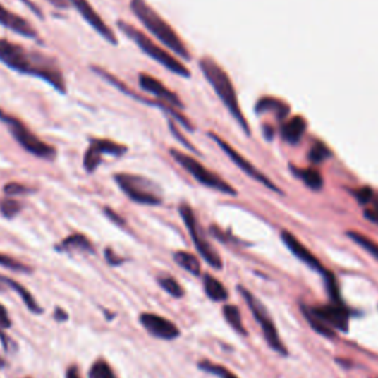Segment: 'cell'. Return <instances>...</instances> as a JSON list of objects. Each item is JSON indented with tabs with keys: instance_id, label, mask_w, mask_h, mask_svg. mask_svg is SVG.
Wrapping results in <instances>:
<instances>
[{
	"instance_id": "obj_48",
	"label": "cell",
	"mask_w": 378,
	"mask_h": 378,
	"mask_svg": "<svg viewBox=\"0 0 378 378\" xmlns=\"http://www.w3.org/2000/svg\"><path fill=\"white\" fill-rule=\"evenodd\" d=\"M24 378H30V377H24Z\"/></svg>"
},
{
	"instance_id": "obj_10",
	"label": "cell",
	"mask_w": 378,
	"mask_h": 378,
	"mask_svg": "<svg viewBox=\"0 0 378 378\" xmlns=\"http://www.w3.org/2000/svg\"><path fill=\"white\" fill-rule=\"evenodd\" d=\"M92 70H93L94 73H97V74H99V75L104 78V80H106L109 85L116 86L118 90H121L123 93L128 94V97H130V98H133V99H138L139 102H144V104H147V105L157 106V108L163 109V111H164L166 114L171 116V118H173V120L179 121V123H181V126H183L185 129H188L189 132H194V126L191 124V121H189V118H188V117H186L183 113H181L179 109H176L175 106H171V105H169V104H166V102H163V101H159V99H145V98H142L140 94H138V93L132 92V90H130V87H128V86H126V85H123L121 82H118L114 75H111V74H109V73H106L105 70L98 68V67H93Z\"/></svg>"
},
{
	"instance_id": "obj_29",
	"label": "cell",
	"mask_w": 378,
	"mask_h": 378,
	"mask_svg": "<svg viewBox=\"0 0 378 378\" xmlns=\"http://www.w3.org/2000/svg\"><path fill=\"white\" fill-rule=\"evenodd\" d=\"M159 286L171 297L181 298L185 294V290L181 287V284L173 276H161L159 278Z\"/></svg>"
},
{
	"instance_id": "obj_15",
	"label": "cell",
	"mask_w": 378,
	"mask_h": 378,
	"mask_svg": "<svg viewBox=\"0 0 378 378\" xmlns=\"http://www.w3.org/2000/svg\"><path fill=\"white\" fill-rule=\"evenodd\" d=\"M315 317H318L324 324L339 331L349 329V312L341 305H327L322 307L310 309Z\"/></svg>"
},
{
	"instance_id": "obj_37",
	"label": "cell",
	"mask_w": 378,
	"mask_h": 378,
	"mask_svg": "<svg viewBox=\"0 0 378 378\" xmlns=\"http://www.w3.org/2000/svg\"><path fill=\"white\" fill-rule=\"evenodd\" d=\"M105 257H106L108 263L111 264V266H118V264L123 263V259L118 257L111 248H106V250H105Z\"/></svg>"
},
{
	"instance_id": "obj_1",
	"label": "cell",
	"mask_w": 378,
	"mask_h": 378,
	"mask_svg": "<svg viewBox=\"0 0 378 378\" xmlns=\"http://www.w3.org/2000/svg\"><path fill=\"white\" fill-rule=\"evenodd\" d=\"M0 62L20 74L42 78L59 93L67 92L64 74L56 62L40 52L28 51L21 44L0 39Z\"/></svg>"
},
{
	"instance_id": "obj_33",
	"label": "cell",
	"mask_w": 378,
	"mask_h": 378,
	"mask_svg": "<svg viewBox=\"0 0 378 378\" xmlns=\"http://www.w3.org/2000/svg\"><path fill=\"white\" fill-rule=\"evenodd\" d=\"M331 157V151L327 148V145L324 144H315L309 152V160L315 164H318V163H322L325 161L327 159H329Z\"/></svg>"
},
{
	"instance_id": "obj_13",
	"label": "cell",
	"mask_w": 378,
	"mask_h": 378,
	"mask_svg": "<svg viewBox=\"0 0 378 378\" xmlns=\"http://www.w3.org/2000/svg\"><path fill=\"white\" fill-rule=\"evenodd\" d=\"M139 321L142 327H144L151 336L157 339L171 341V340H176L181 336V329L178 328V325L160 317V315L142 313Z\"/></svg>"
},
{
	"instance_id": "obj_27",
	"label": "cell",
	"mask_w": 378,
	"mask_h": 378,
	"mask_svg": "<svg viewBox=\"0 0 378 378\" xmlns=\"http://www.w3.org/2000/svg\"><path fill=\"white\" fill-rule=\"evenodd\" d=\"M198 368L201 371H204V372H209V374L217 375L219 378H238L235 374H232L229 370H226L225 367L213 364V362H210V360H201V362H198Z\"/></svg>"
},
{
	"instance_id": "obj_21",
	"label": "cell",
	"mask_w": 378,
	"mask_h": 378,
	"mask_svg": "<svg viewBox=\"0 0 378 378\" xmlns=\"http://www.w3.org/2000/svg\"><path fill=\"white\" fill-rule=\"evenodd\" d=\"M204 291L213 302H224L228 298V290L224 284L209 274L204 275Z\"/></svg>"
},
{
	"instance_id": "obj_45",
	"label": "cell",
	"mask_w": 378,
	"mask_h": 378,
	"mask_svg": "<svg viewBox=\"0 0 378 378\" xmlns=\"http://www.w3.org/2000/svg\"><path fill=\"white\" fill-rule=\"evenodd\" d=\"M365 216H367L370 220H372V222L378 224V209H375V210H367V212H365Z\"/></svg>"
},
{
	"instance_id": "obj_38",
	"label": "cell",
	"mask_w": 378,
	"mask_h": 378,
	"mask_svg": "<svg viewBox=\"0 0 378 378\" xmlns=\"http://www.w3.org/2000/svg\"><path fill=\"white\" fill-rule=\"evenodd\" d=\"M356 198L360 202H368L372 198V191H371L370 188H362V189H359V191L356 193Z\"/></svg>"
},
{
	"instance_id": "obj_5",
	"label": "cell",
	"mask_w": 378,
	"mask_h": 378,
	"mask_svg": "<svg viewBox=\"0 0 378 378\" xmlns=\"http://www.w3.org/2000/svg\"><path fill=\"white\" fill-rule=\"evenodd\" d=\"M114 181L121 191L138 204L159 206L163 202L160 188L144 176L132 175V173H117Z\"/></svg>"
},
{
	"instance_id": "obj_7",
	"label": "cell",
	"mask_w": 378,
	"mask_h": 378,
	"mask_svg": "<svg viewBox=\"0 0 378 378\" xmlns=\"http://www.w3.org/2000/svg\"><path fill=\"white\" fill-rule=\"evenodd\" d=\"M0 120L6 124V128L9 129L13 139L17 140L27 152L39 157V159H44V160H52L54 157L56 155V151L54 147L47 145L46 142L40 140L33 132L27 129L25 124L21 120H18L17 117H13V116H11V114L0 109Z\"/></svg>"
},
{
	"instance_id": "obj_3",
	"label": "cell",
	"mask_w": 378,
	"mask_h": 378,
	"mask_svg": "<svg viewBox=\"0 0 378 378\" xmlns=\"http://www.w3.org/2000/svg\"><path fill=\"white\" fill-rule=\"evenodd\" d=\"M200 70L206 77V80L212 85V87L214 89L216 94L220 98V101L224 102V105L228 108L229 114L235 118V121L240 124V128L244 130L245 135H250V126L248 121L245 120L243 109L240 106L238 102V97H236L235 87L231 82V78L228 75V73L220 67L217 62L209 56H204L200 59Z\"/></svg>"
},
{
	"instance_id": "obj_16",
	"label": "cell",
	"mask_w": 378,
	"mask_h": 378,
	"mask_svg": "<svg viewBox=\"0 0 378 378\" xmlns=\"http://www.w3.org/2000/svg\"><path fill=\"white\" fill-rule=\"evenodd\" d=\"M281 238H282L284 244H286V245L288 247V250L291 251V253H293L298 260H302L303 263H306L309 267H312V269H315V271H318V272H321V274H324V275L327 274V271L324 269L322 263H321L317 257H315V256L310 253V251H309L300 241H298V240L295 238V236H294L293 233H290L288 231H282Z\"/></svg>"
},
{
	"instance_id": "obj_19",
	"label": "cell",
	"mask_w": 378,
	"mask_h": 378,
	"mask_svg": "<svg viewBox=\"0 0 378 378\" xmlns=\"http://www.w3.org/2000/svg\"><path fill=\"white\" fill-rule=\"evenodd\" d=\"M305 132H306V120L300 116H297L284 124L282 138L290 142V144H295V142L302 139Z\"/></svg>"
},
{
	"instance_id": "obj_26",
	"label": "cell",
	"mask_w": 378,
	"mask_h": 378,
	"mask_svg": "<svg viewBox=\"0 0 378 378\" xmlns=\"http://www.w3.org/2000/svg\"><path fill=\"white\" fill-rule=\"evenodd\" d=\"M89 378H118L113 368L104 359H98L89 371Z\"/></svg>"
},
{
	"instance_id": "obj_4",
	"label": "cell",
	"mask_w": 378,
	"mask_h": 378,
	"mask_svg": "<svg viewBox=\"0 0 378 378\" xmlns=\"http://www.w3.org/2000/svg\"><path fill=\"white\" fill-rule=\"evenodd\" d=\"M117 27L139 47L142 52L148 55L155 62H159V64L163 66L166 70L185 78H189V75H191V71H189L175 55H171L164 49V47L152 42L147 35L142 33L140 30L124 21H117Z\"/></svg>"
},
{
	"instance_id": "obj_31",
	"label": "cell",
	"mask_w": 378,
	"mask_h": 378,
	"mask_svg": "<svg viewBox=\"0 0 378 378\" xmlns=\"http://www.w3.org/2000/svg\"><path fill=\"white\" fill-rule=\"evenodd\" d=\"M348 235L350 236V238H352L356 244H359L362 248H365V250L368 251V253H371L375 259H378V245H377L374 241H371L370 238H367V236L360 235V233H358V232H349Z\"/></svg>"
},
{
	"instance_id": "obj_39",
	"label": "cell",
	"mask_w": 378,
	"mask_h": 378,
	"mask_svg": "<svg viewBox=\"0 0 378 378\" xmlns=\"http://www.w3.org/2000/svg\"><path fill=\"white\" fill-rule=\"evenodd\" d=\"M170 130H171L173 133H175V136H176V138H178L181 142H182V144H183V147H185V148L191 150V151H195V148L193 147V144H189V142H188L185 138H182V136H181V133L178 132V129L175 128V124H173V123H170Z\"/></svg>"
},
{
	"instance_id": "obj_24",
	"label": "cell",
	"mask_w": 378,
	"mask_h": 378,
	"mask_svg": "<svg viewBox=\"0 0 378 378\" xmlns=\"http://www.w3.org/2000/svg\"><path fill=\"white\" fill-rule=\"evenodd\" d=\"M224 317L226 319V322L236 331V333H240L243 336L247 334L245 327L243 324V318H241V312L236 306L228 305L224 307Z\"/></svg>"
},
{
	"instance_id": "obj_47",
	"label": "cell",
	"mask_w": 378,
	"mask_h": 378,
	"mask_svg": "<svg viewBox=\"0 0 378 378\" xmlns=\"http://www.w3.org/2000/svg\"><path fill=\"white\" fill-rule=\"evenodd\" d=\"M5 368V360L0 358V370H4Z\"/></svg>"
},
{
	"instance_id": "obj_9",
	"label": "cell",
	"mask_w": 378,
	"mask_h": 378,
	"mask_svg": "<svg viewBox=\"0 0 378 378\" xmlns=\"http://www.w3.org/2000/svg\"><path fill=\"white\" fill-rule=\"evenodd\" d=\"M238 291L243 294L244 297V300L247 302L251 313L255 315V318L256 321L259 322V325L262 327L263 329V336L267 341V344L271 346V348L278 352L279 355L282 356H286L287 355V349H286V346H284V343L281 341L279 339V334H278V331H276V327L271 318V315L267 313V310L264 309V306L257 300V298L251 294L248 290L240 287Z\"/></svg>"
},
{
	"instance_id": "obj_20",
	"label": "cell",
	"mask_w": 378,
	"mask_h": 378,
	"mask_svg": "<svg viewBox=\"0 0 378 378\" xmlns=\"http://www.w3.org/2000/svg\"><path fill=\"white\" fill-rule=\"evenodd\" d=\"M89 147L93 151H97L99 155L108 154V155H114V157H121L128 152V147L117 144V142L109 140V139H90Z\"/></svg>"
},
{
	"instance_id": "obj_41",
	"label": "cell",
	"mask_w": 378,
	"mask_h": 378,
	"mask_svg": "<svg viewBox=\"0 0 378 378\" xmlns=\"http://www.w3.org/2000/svg\"><path fill=\"white\" fill-rule=\"evenodd\" d=\"M54 318H55L56 321H59V322H64V321L68 319V315H67L66 310H62L61 307H56V310H55V313H54Z\"/></svg>"
},
{
	"instance_id": "obj_23",
	"label": "cell",
	"mask_w": 378,
	"mask_h": 378,
	"mask_svg": "<svg viewBox=\"0 0 378 378\" xmlns=\"http://www.w3.org/2000/svg\"><path fill=\"white\" fill-rule=\"evenodd\" d=\"M175 262L182 267V269L188 271L189 274H193L195 276H198L201 274L200 260L194 255L188 253V251H176Z\"/></svg>"
},
{
	"instance_id": "obj_12",
	"label": "cell",
	"mask_w": 378,
	"mask_h": 378,
	"mask_svg": "<svg viewBox=\"0 0 378 378\" xmlns=\"http://www.w3.org/2000/svg\"><path fill=\"white\" fill-rule=\"evenodd\" d=\"M67 2L74 6V9L82 15V18L109 44H118V39L114 35V31L106 25V23L101 18V15L93 9L87 0H67Z\"/></svg>"
},
{
	"instance_id": "obj_40",
	"label": "cell",
	"mask_w": 378,
	"mask_h": 378,
	"mask_svg": "<svg viewBox=\"0 0 378 378\" xmlns=\"http://www.w3.org/2000/svg\"><path fill=\"white\" fill-rule=\"evenodd\" d=\"M0 339H2V341H4V348H5V350H12L11 349V346H12V348L13 349H17V346H15V343L8 337V336H5L4 333H2V329H0Z\"/></svg>"
},
{
	"instance_id": "obj_17",
	"label": "cell",
	"mask_w": 378,
	"mask_h": 378,
	"mask_svg": "<svg viewBox=\"0 0 378 378\" xmlns=\"http://www.w3.org/2000/svg\"><path fill=\"white\" fill-rule=\"evenodd\" d=\"M0 25H4L9 28L11 31H13V33H17L27 39L37 37V31L33 25H31L28 21H25L23 17H20V15L4 8L2 4H0Z\"/></svg>"
},
{
	"instance_id": "obj_8",
	"label": "cell",
	"mask_w": 378,
	"mask_h": 378,
	"mask_svg": "<svg viewBox=\"0 0 378 378\" xmlns=\"http://www.w3.org/2000/svg\"><path fill=\"white\" fill-rule=\"evenodd\" d=\"M179 213H181V217L183 219V222L188 228V232H189V235H191L193 243H194L198 253L201 255V257L206 260L212 267H214V269H222L224 267L222 259H220V256L217 255V251L212 247V244L206 238H204L201 228L198 225V220H197L195 213L193 212L191 206H189V204H186V202H182L179 206Z\"/></svg>"
},
{
	"instance_id": "obj_42",
	"label": "cell",
	"mask_w": 378,
	"mask_h": 378,
	"mask_svg": "<svg viewBox=\"0 0 378 378\" xmlns=\"http://www.w3.org/2000/svg\"><path fill=\"white\" fill-rule=\"evenodd\" d=\"M105 214H106L109 219H111V220H114L116 224H118V225H126L124 220H123L121 217H118V216L116 214V212H111L109 209H105Z\"/></svg>"
},
{
	"instance_id": "obj_46",
	"label": "cell",
	"mask_w": 378,
	"mask_h": 378,
	"mask_svg": "<svg viewBox=\"0 0 378 378\" xmlns=\"http://www.w3.org/2000/svg\"><path fill=\"white\" fill-rule=\"evenodd\" d=\"M24 2H25V4L28 5V8H31V9H33V11H35V12H36V13L39 15V17H43V13H42V12H40V11H39V9L36 8V6H35V4H31V2H28V0H24Z\"/></svg>"
},
{
	"instance_id": "obj_2",
	"label": "cell",
	"mask_w": 378,
	"mask_h": 378,
	"mask_svg": "<svg viewBox=\"0 0 378 378\" xmlns=\"http://www.w3.org/2000/svg\"><path fill=\"white\" fill-rule=\"evenodd\" d=\"M130 11L133 12L135 17L140 21L150 33L161 42L169 51H171L173 55H178L186 61L191 59V54L186 47L185 42L179 37V35L173 30L171 25L161 17L160 13H157L147 0H130Z\"/></svg>"
},
{
	"instance_id": "obj_28",
	"label": "cell",
	"mask_w": 378,
	"mask_h": 378,
	"mask_svg": "<svg viewBox=\"0 0 378 378\" xmlns=\"http://www.w3.org/2000/svg\"><path fill=\"white\" fill-rule=\"evenodd\" d=\"M298 176L309 186L310 189H321L324 179L321 176V173L315 169H306V170H298Z\"/></svg>"
},
{
	"instance_id": "obj_22",
	"label": "cell",
	"mask_w": 378,
	"mask_h": 378,
	"mask_svg": "<svg viewBox=\"0 0 378 378\" xmlns=\"http://www.w3.org/2000/svg\"><path fill=\"white\" fill-rule=\"evenodd\" d=\"M0 281L5 282V284H8V286H9L12 290H15V291L18 293V295L21 297V300L25 303V306H27V309H28L30 312H33V313H42V312H43V309H42V307L39 306V303L35 300V297L31 295V293L27 291L23 286H20L18 282H15L13 279H11V278H5V276H0Z\"/></svg>"
},
{
	"instance_id": "obj_34",
	"label": "cell",
	"mask_w": 378,
	"mask_h": 378,
	"mask_svg": "<svg viewBox=\"0 0 378 378\" xmlns=\"http://www.w3.org/2000/svg\"><path fill=\"white\" fill-rule=\"evenodd\" d=\"M0 266H4V267H6V269L15 271V272H23V274H30L31 272V269L27 264L21 263L18 260H15V259H12V257H9L6 255H2V253H0Z\"/></svg>"
},
{
	"instance_id": "obj_44",
	"label": "cell",
	"mask_w": 378,
	"mask_h": 378,
	"mask_svg": "<svg viewBox=\"0 0 378 378\" xmlns=\"http://www.w3.org/2000/svg\"><path fill=\"white\" fill-rule=\"evenodd\" d=\"M47 2L52 4L56 8H61V9H66V8L70 6V4L67 2V0H47Z\"/></svg>"
},
{
	"instance_id": "obj_36",
	"label": "cell",
	"mask_w": 378,
	"mask_h": 378,
	"mask_svg": "<svg viewBox=\"0 0 378 378\" xmlns=\"http://www.w3.org/2000/svg\"><path fill=\"white\" fill-rule=\"evenodd\" d=\"M12 322H11V318H9V313L6 310V307L4 305H0V329H8L11 328Z\"/></svg>"
},
{
	"instance_id": "obj_43",
	"label": "cell",
	"mask_w": 378,
	"mask_h": 378,
	"mask_svg": "<svg viewBox=\"0 0 378 378\" xmlns=\"http://www.w3.org/2000/svg\"><path fill=\"white\" fill-rule=\"evenodd\" d=\"M66 378H82V375H80V371H78V368L75 365H73L67 370Z\"/></svg>"
},
{
	"instance_id": "obj_25",
	"label": "cell",
	"mask_w": 378,
	"mask_h": 378,
	"mask_svg": "<svg viewBox=\"0 0 378 378\" xmlns=\"http://www.w3.org/2000/svg\"><path fill=\"white\" fill-rule=\"evenodd\" d=\"M303 313H305V317L306 319L309 321V324L312 325V328L317 331V333L325 336V337H334L336 333H334V329L328 327L327 324H324L318 317H315V315L312 313L310 309H307L306 306H303Z\"/></svg>"
},
{
	"instance_id": "obj_35",
	"label": "cell",
	"mask_w": 378,
	"mask_h": 378,
	"mask_svg": "<svg viewBox=\"0 0 378 378\" xmlns=\"http://www.w3.org/2000/svg\"><path fill=\"white\" fill-rule=\"evenodd\" d=\"M33 189L23 185V183H17V182H9L5 185L4 188V193L8 195V197H15V195H25V194H30Z\"/></svg>"
},
{
	"instance_id": "obj_18",
	"label": "cell",
	"mask_w": 378,
	"mask_h": 378,
	"mask_svg": "<svg viewBox=\"0 0 378 378\" xmlns=\"http://www.w3.org/2000/svg\"><path fill=\"white\" fill-rule=\"evenodd\" d=\"M58 251H82V253H94L93 244L89 241L87 236L83 233H73L66 238L59 245H56Z\"/></svg>"
},
{
	"instance_id": "obj_11",
	"label": "cell",
	"mask_w": 378,
	"mask_h": 378,
	"mask_svg": "<svg viewBox=\"0 0 378 378\" xmlns=\"http://www.w3.org/2000/svg\"><path fill=\"white\" fill-rule=\"evenodd\" d=\"M210 138L216 142V144H217L220 148H222V151L229 157V159L232 160V163H233L236 167H240V169L245 173L247 176H250L251 179L257 181V182L262 183L263 186L272 189V191H278V193H279V189H278L269 179H267L257 167H255L253 164H251V163L245 159V157H243V155H241L238 151H236L235 148H232V147L228 144V142H225L222 138H219L216 133H210Z\"/></svg>"
},
{
	"instance_id": "obj_6",
	"label": "cell",
	"mask_w": 378,
	"mask_h": 378,
	"mask_svg": "<svg viewBox=\"0 0 378 378\" xmlns=\"http://www.w3.org/2000/svg\"><path fill=\"white\" fill-rule=\"evenodd\" d=\"M171 159L175 160L182 169H185L189 175H191L195 181H198L201 185L207 186L210 189H214V191H219L226 195H236V189L232 188L226 181H224L220 176L214 175L212 170H209L207 167H204L198 160H195L194 157L188 155L182 151H178L175 148H171L170 151Z\"/></svg>"
},
{
	"instance_id": "obj_14",
	"label": "cell",
	"mask_w": 378,
	"mask_h": 378,
	"mask_svg": "<svg viewBox=\"0 0 378 378\" xmlns=\"http://www.w3.org/2000/svg\"><path fill=\"white\" fill-rule=\"evenodd\" d=\"M139 86L140 89H144L145 92L154 94V97L159 101H163L171 106H175L176 109H179V111L183 109V104L181 102L178 94L175 92H171L170 89H167L161 82L157 80L155 77L145 74V73L139 74Z\"/></svg>"
},
{
	"instance_id": "obj_30",
	"label": "cell",
	"mask_w": 378,
	"mask_h": 378,
	"mask_svg": "<svg viewBox=\"0 0 378 378\" xmlns=\"http://www.w3.org/2000/svg\"><path fill=\"white\" fill-rule=\"evenodd\" d=\"M269 109H274V111L278 113V117H282V116H287V111H288V106L284 105L282 102L276 101V99H262L257 106H256V111L257 113H264V111H269Z\"/></svg>"
},
{
	"instance_id": "obj_32",
	"label": "cell",
	"mask_w": 378,
	"mask_h": 378,
	"mask_svg": "<svg viewBox=\"0 0 378 378\" xmlns=\"http://www.w3.org/2000/svg\"><path fill=\"white\" fill-rule=\"evenodd\" d=\"M21 212V204L18 201H15L12 198H4L0 201V213L5 217L12 219Z\"/></svg>"
}]
</instances>
